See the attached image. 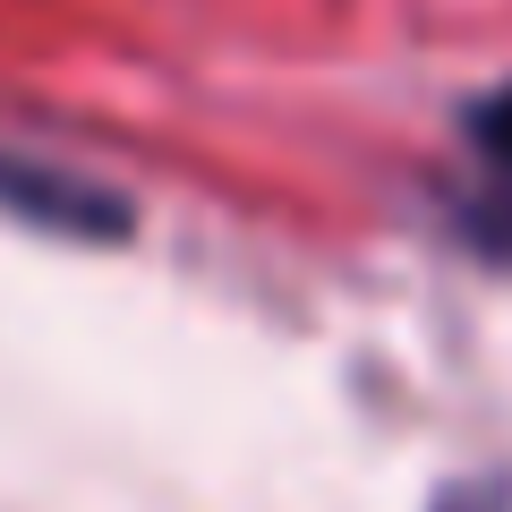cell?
I'll use <instances>...</instances> for the list:
<instances>
[{"label":"cell","mask_w":512,"mask_h":512,"mask_svg":"<svg viewBox=\"0 0 512 512\" xmlns=\"http://www.w3.org/2000/svg\"><path fill=\"white\" fill-rule=\"evenodd\" d=\"M0 214L43 239H77V248H120L137 231V205L120 188L52 163V154H26V146H0Z\"/></svg>","instance_id":"cell-1"},{"label":"cell","mask_w":512,"mask_h":512,"mask_svg":"<svg viewBox=\"0 0 512 512\" xmlns=\"http://www.w3.org/2000/svg\"><path fill=\"white\" fill-rule=\"evenodd\" d=\"M461 128H470V146L487 154V180H504V188H512V77L478 94V103L461 111Z\"/></svg>","instance_id":"cell-2"},{"label":"cell","mask_w":512,"mask_h":512,"mask_svg":"<svg viewBox=\"0 0 512 512\" xmlns=\"http://www.w3.org/2000/svg\"><path fill=\"white\" fill-rule=\"evenodd\" d=\"M461 231H470L495 265H512V188L487 180V197H461Z\"/></svg>","instance_id":"cell-3"},{"label":"cell","mask_w":512,"mask_h":512,"mask_svg":"<svg viewBox=\"0 0 512 512\" xmlns=\"http://www.w3.org/2000/svg\"><path fill=\"white\" fill-rule=\"evenodd\" d=\"M427 512H512V478H453Z\"/></svg>","instance_id":"cell-4"}]
</instances>
